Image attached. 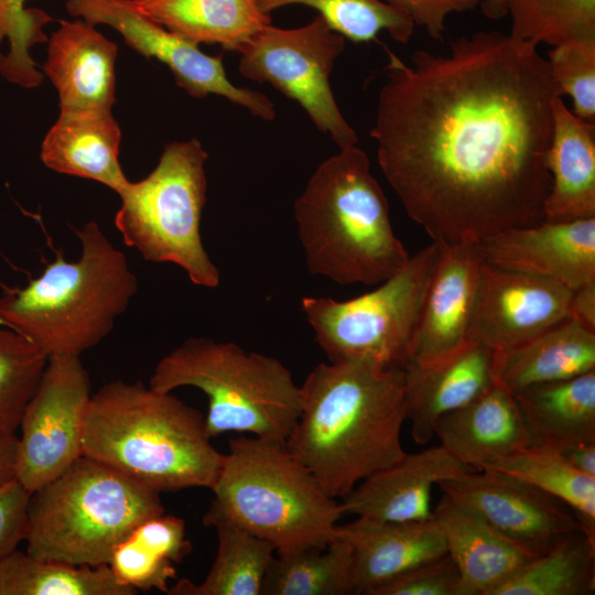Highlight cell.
I'll return each mask as SVG.
<instances>
[{
  "label": "cell",
  "mask_w": 595,
  "mask_h": 595,
  "mask_svg": "<svg viewBox=\"0 0 595 595\" xmlns=\"http://www.w3.org/2000/svg\"><path fill=\"white\" fill-rule=\"evenodd\" d=\"M387 54L370 137L408 216L446 245L543 221L560 96L538 45L478 31L446 53Z\"/></svg>",
  "instance_id": "6da1fadb"
},
{
  "label": "cell",
  "mask_w": 595,
  "mask_h": 595,
  "mask_svg": "<svg viewBox=\"0 0 595 595\" xmlns=\"http://www.w3.org/2000/svg\"><path fill=\"white\" fill-rule=\"evenodd\" d=\"M300 393V415L285 446L329 497L343 498L404 456L402 368L361 360L321 363Z\"/></svg>",
  "instance_id": "7a4b0ae2"
},
{
  "label": "cell",
  "mask_w": 595,
  "mask_h": 595,
  "mask_svg": "<svg viewBox=\"0 0 595 595\" xmlns=\"http://www.w3.org/2000/svg\"><path fill=\"white\" fill-rule=\"evenodd\" d=\"M205 416L171 392L113 380L90 397L83 455L160 493L212 488L224 462Z\"/></svg>",
  "instance_id": "3957f363"
},
{
  "label": "cell",
  "mask_w": 595,
  "mask_h": 595,
  "mask_svg": "<svg viewBox=\"0 0 595 595\" xmlns=\"http://www.w3.org/2000/svg\"><path fill=\"white\" fill-rule=\"evenodd\" d=\"M310 273L338 284H378L410 256L392 229L389 205L357 144L324 160L294 203Z\"/></svg>",
  "instance_id": "277c9868"
},
{
  "label": "cell",
  "mask_w": 595,
  "mask_h": 595,
  "mask_svg": "<svg viewBox=\"0 0 595 595\" xmlns=\"http://www.w3.org/2000/svg\"><path fill=\"white\" fill-rule=\"evenodd\" d=\"M80 256L61 255L42 274L0 296L1 323L48 357L77 355L99 344L138 292V279L122 251L96 221L76 230Z\"/></svg>",
  "instance_id": "5b68a950"
},
{
  "label": "cell",
  "mask_w": 595,
  "mask_h": 595,
  "mask_svg": "<svg viewBox=\"0 0 595 595\" xmlns=\"http://www.w3.org/2000/svg\"><path fill=\"white\" fill-rule=\"evenodd\" d=\"M210 489L206 527L238 524L272 543L275 552L325 547L344 516L340 502L326 495L285 442L270 439H232Z\"/></svg>",
  "instance_id": "8992f818"
},
{
  "label": "cell",
  "mask_w": 595,
  "mask_h": 595,
  "mask_svg": "<svg viewBox=\"0 0 595 595\" xmlns=\"http://www.w3.org/2000/svg\"><path fill=\"white\" fill-rule=\"evenodd\" d=\"M160 494L83 455L31 494L25 552L74 566L106 565L140 523L164 512Z\"/></svg>",
  "instance_id": "52a82bcc"
},
{
  "label": "cell",
  "mask_w": 595,
  "mask_h": 595,
  "mask_svg": "<svg viewBox=\"0 0 595 595\" xmlns=\"http://www.w3.org/2000/svg\"><path fill=\"white\" fill-rule=\"evenodd\" d=\"M149 387L202 390L208 399L205 425L210 437L237 432L285 442L301 410L300 387L280 360L205 337H191L165 355Z\"/></svg>",
  "instance_id": "ba28073f"
},
{
  "label": "cell",
  "mask_w": 595,
  "mask_h": 595,
  "mask_svg": "<svg viewBox=\"0 0 595 595\" xmlns=\"http://www.w3.org/2000/svg\"><path fill=\"white\" fill-rule=\"evenodd\" d=\"M207 159L196 138L167 143L156 166L118 194L115 225L144 260L177 264L194 284L216 288L220 273L201 237Z\"/></svg>",
  "instance_id": "9c48e42d"
},
{
  "label": "cell",
  "mask_w": 595,
  "mask_h": 595,
  "mask_svg": "<svg viewBox=\"0 0 595 595\" xmlns=\"http://www.w3.org/2000/svg\"><path fill=\"white\" fill-rule=\"evenodd\" d=\"M439 252V242L432 241L377 289L359 296L304 298L303 313L328 360L402 368Z\"/></svg>",
  "instance_id": "30bf717a"
},
{
  "label": "cell",
  "mask_w": 595,
  "mask_h": 595,
  "mask_svg": "<svg viewBox=\"0 0 595 595\" xmlns=\"http://www.w3.org/2000/svg\"><path fill=\"white\" fill-rule=\"evenodd\" d=\"M345 45L346 39L320 14L298 28L283 29L270 23L238 50V69L244 77L269 83L296 101L313 125L342 149L358 143L357 133L342 115L329 83Z\"/></svg>",
  "instance_id": "8fae6325"
},
{
  "label": "cell",
  "mask_w": 595,
  "mask_h": 595,
  "mask_svg": "<svg viewBox=\"0 0 595 595\" xmlns=\"http://www.w3.org/2000/svg\"><path fill=\"white\" fill-rule=\"evenodd\" d=\"M90 379L77 355L50 356L23 413L15 480L30 494L83 456Z\"/></svg>",
  "instance_id": "7c38bea8"
},
{
  "label": "cell",
  "mask_w": 595,
  "mask_h": 595,
  "mask_svg": "<svg viewBox=\"0 0 595 595\" xmlns=\"http://www.w3.org/2000/svg\"><path fill=\"white\" fill-rule=\"evenodd\" d=\"M65 8L74 18L112 28L138 54L164 64L176 85L190 96H220L262 120L275 118L274 105L266 95L238 87L228 79L221 55L202 52L199 45L145 15L133 0H66Z\"/></svg>",
  "instance_id": "4fadbf2b"
},
{
  "label": "cell",
  "mask_w": 595,
  "mask_h": 595,
  "mask_svg": "<svg viewBox=\"0 0 595 595\" xmlns=\"http://www.w3.org/2000/svg\"><path fill=\"white\" fill-rule=\"evenodd\" d=\"M437 486L448 498L537 555L549 550L561 537L583 530L565 504L499 470H466L441 480Z\"/></svg>",
  "instance_id": "5bb4252c"
},
{
  "label": "cell",
  "mask_w": 595,
  "mask_h": 595,
  "mask_svg": "<svg viewBox=\"0 0 595 595\" xmlns=\"http://www.w3.org/2000/svg\"><path fill=\"white\" fill-rule=\"evenodd\" d=\"M563 284L484 261L468 340L494 351L518 346L569 317Z\"/></svg>",
  "instance_id": "9a60e30c"
},
{
  "label": "cell",
  "mask_w": 595,
  "mask_h": 595,
  "mask_svg": "<svg viewBox=\"0 0 595 595\" xmlns=\"http://www.w3.org/2000/svg\"><path fill=\"white\" fill-rule=\"evenodd\" d=\"M439 246L409 349L408 361L422 367L451 358L469 343L470 316L484 263L476 244Z\"/></svg>",
  "instance_id": "2e32d148"
},
{
  "label": "cell",
  "mask_w": 595,
  "mask_h": 595,
  "mask_svg": "<svg viewBox=\"0 0 595 595\" xmlns=\"http://www.w3.org/2000/svg\"><path fill=\"white\" fill-rule=\"evenodd\" d=\"M476 245L491 266L549 279L571 291L595 281V218L508 228Z\"/></svg>",
  "instance_id": "e0dca14e"
},
{
  "label": "cell",
  "mask_w": 595,
  "mask_h": 595,
  "mask_svg": "<svg viewBox=\"0 0 595 595\" xmlns=\"http://www.w3.org/2000/svg\"><path fill=\"white\" fill-rule=\"evenodd\" d=\"M472 469L442 445L405 453L342 498L344 516L400 522L430 520L433 486Z\"/></svg>",
  "instance_id": "ac0fdd59"
},
{
  "label": "cell",
  "mask_w": 595,
  "mask_h": 595,
  "mask_svg": "<svg viewBox=\"0 0 595 595\" xmlns=\"http://www.w3.org/2000/svg\"><path fill=\"white\" fill-rule=\"evenodd\" d=\"M118 46L96 25L61 20L47 39L42 66L58 96L60 110H111L116 102Z\"/></svg>",
  "instance_id": "d6986e66"
},
{
  "label": "cell",
  "mask_w": 595,
  "mask_h": 595,
  "mask_svg": "<svg viewBox=\"0 0 595 595\" xmlns=\"http://www.w3.org/2000/svg\"><path fill=\"white\" fill-rule=\"evenodd\" d=\"M351 548L355 594L372 593L413 567L446 553L434 518L424 521H382L356 517L337 527Z\"/></svg>",
  "instance_id": "ffe728a7"
},
{
  "label": "cell",
  "mask_w": 595,
  "mask_h": 595,
  "mask_svg": "<svg viewBox=\"0 0 595 595\" xmlns=\"http://www.w3.org/2000/svg\"><path fill=\"white\" fill-rule=\"evenodd\" d=\"M407 421L415 443L434 436L436 421L469 403L495 385L493 350L469 342L451 358L428 367H403Z\"/></svg>",
  "instance_id": "44dd1931"
},
{
  "label": "cell",
  "mask_w": 595,
  "mask_h": 595,
  "mask_svg": "<svg viewBox=\"0 0 595 595\" xmlns=\"http://www.w3.org/2000/svg\"><path fill=\"white\" fill-rule=\"evenodd\" d=\"M433 518L444 537L446 553L459 571V595H493L537 556L444 494L433 509Z\"/></svg>",
  "instance_id": "7402d4cb"
},
{
  "label": "cell",
  "mask_w": 595,
  "mask_h": 595,
  "mask_svg": "<svg viewBox=\"0 0 595 595\" xmlns=\"http://www.w3.org/2000/svg\"><path fill=\"white\" fill-rule=\"evenodd\" d=\"M121 130L111 110H60L40 150L43 164L119 194L130 182L120 161Z\"/></svg>",
  "instance_id": "603a6c76"
},
{
  "label": "cell",
  "mask_w": 595,
  "mask_h": 595,
  "mask_svg": "<svg viewBox=\"0 0 595 595\" xmlns=\"http://www.w3.org/2000/svg\"><path fill=\"white\" fill-rule=\"evenodd\" d=\"M434 435L452 455L479 470L491 461L530 446L512 392L495 383L435 423Z\"/></svg>",
  "instance_id": "cb8c5ba5"
},
{
  "label": "cell",
  "mask_w": 595,
  "mask_h": 595,
  "mask_svg": "<svg viewBox=\"0 0 595 595\" xmlns=\"http://www.w3.org/2000/svg\"><path fill=\"white\" fill-rule=\"evenodd\" d=\"M552 111L544 220L595 218V123L575 116L561 97L553 100Z\"/></svg>",
  "instance_id": "d4e9b609"
},
{
  "label": "cell",
  "mask_w": 595,
  "mask_h": 595,
  "mask_svg": "<svg viewBox=\"0 0 595 595\" xmlns=\"http://www.w3.org/2000/svg\"><path fill=\"white\" fill-rule=\"evenodd\" d=\"M495 383L510 392L595 370V332L571 317L509 349L493 350Z\"/></svg>",
  "instance_id": "484cf974"
},
{
  "label": "cell",
  "mask_w": 595,
  "mask_h": 595,
  "mask_svg": "<svg viewBox=\"0 0 595 595\" xmlns=\"http://www.w3.org/2000/svg\"><path fill=\"white\" fill-rule=\"evenodd\" d=\"M530 446L558 450L595 441V370L512 393Z\"/></svg>",
  "instance_id": "4316f807"
},
{
  "label": "cell",
  "mask_w": 595,
  "mask_h": 595,
  "mask_svg": "<svg viewBox=\"0 0 595 595\" xmlns=\"http://www.w3.org/2000/svg\"><path fill=\"white\" fill-rule=\"evenodd\" d=\"M150 19L196 44L237 51L271 23L256 0H133Z\"/></svg>",
  "instance_id": "83f0119b"
},
{
  "label": "cell",
  "mask_w": 595,
  "mask_h": 595,
  "mask_svg": "<svg viewBox=\"0 0 595 595\" xmlns=\"http://www.w3.org/2000/svg\"><path fill=\"white\" fill-rule=\"evenodd\" d=\"M217 552L201 583L178 580L169 595H261V586L275 554L269 541L230 522H218Z\"/></svg>",
  "instance_id": "f1b7e54d"
},
{
  "label": "cell",
  "mask_w": 595,
  "mask_h": 595,
  "mask_svg": "<svg viewBox=\"0 0 595 595\" xmlns=\"http://www.w3.org/2000/svg\"><path fill=\"white\" fill-rule=\"evenodd\" d=\"M595 593V540L584 530L561 537L523 564L493 595H591Z\"/></svg>",
  "instance_id": "f546056e"
},
{
  "label": "cell",
  "mask_w": 595,
  "mask_h": 595,
  "mask_svg": "<svg viewBox=\"0 0 595 595\" xmlns=\"http://www.w3.org/2000/svg\"><path fill=\"white\" fill-rule=\"evenodd\" d=\"M355 594L351 548L337 534L325 547L275 552L261 595Z\"/></svg>",
  "instance_id": "4dcf8cb0"
},
{
  "label": "cell",
  "mask_w": 595,
  "mask_h": 595,
  "mask_svg": "<svg viewBox=\"0 0 595 595\" xmlns=\"http://www.w3.org/2000/svg\"><path fill=\"white\" fill-rule=\"evenodd\" d=\"M110 566H74L14 550L0 559V595H136Z\"/></svg>",
  "instance_id": "1f68e13d"
},
{
  "label": "cell",
  "mask_w": 595,
  "mask_h": 595,
  "mask_svg": "<svg viewBox=\"0 0 595 595\" xmlns=\"http://www.w3.org/2000/svg\"><path fill=\"white\" fill-rule=\"evenodd\" d=\"M482 469L512 475L555 497L574 512L583 530L595 540V477L574 468L556 450L528 446L498 457Z\"/></svg>",
  "instance_id": "d6a6232c"
},
{
  "label": "cell",
  "mask_w": 595,
  "mask_h": 595,
  "mask_svg": "<svg viewBox=\"0 0 595 595\" xmlns=\"http://www.w3.org/2000/svg\"><path fill=\"white\" fill-rule=\"evenodd\" d=\"M259 9L270 14L286 6L315 9L332 30L354 43H368L386 32L396 42L405 44L414 31L412 20L380 0H256Z\"/></svg>",
  "instance_id": "836d02e7"
},
{
  "label": "cell",
  "mask_w": 595,
  "mask_h": 595,
  "mask_svg": "<svg viewBox=\"0 0 595 595\" xmlns=\"http://www.w3.org/2000/svg\"><path fill=\"white\" fill-rule=\"evenodd\" d=\"M510 34L532 44L595 39V0H507Z\"/></svg>",
  "instance_id": "e575fe53"
},
{
  "label": "cell",
  "mask_w": 595,
  "mask_h": 595,
  "mask_svg": "<svg viewBox=\"0 0 595 595\" xmlns=\"http://www.w3.org/2000/svg\"><path fill=\"white\" fill-rule=\"evenodd\" d=\"M48 356L14 329L0 324V432L15 433L36 392Z\"/></svg>",
  "instance_id": "d590c367"
},
{
  "label": "cell",
  "mask_w": 595,
  "mask_h": 595,
  "mask_svg": "<svg viewBox=\"0 0 595 595\" xmlns=\"http://www.w3.org/2000/svg\"><path fill=\"white\" fill-rule=\"evenodd\" d=\"M26 0H0V75L24 88L42 84L43 73L31 48L47 42L44 28L53 21L45 11L25 7Z\"/></svg>",
  "instance_id": "8d00e7d4"
},
{
  "label": "cell",
  "mask_w": 595,
  "mask_h": 595,
  "mask_svg": "<svg viewBox=\"0 0 595 595\" xmlns=\"http://www.w3.org/2000/svg\"><path fill=\"white\" fill-rule=\"evenodd\" d=\"M545 58L559 96L567 95L572 112L595 123V39L562 42Z\"/></svg>",
  "instance_id": "74e56055"
},
{
  "label": "cell",
  "mask_w": 595,
  "mask_h": 595,
  "mask_svg": "<svg viewBox=\"0 0 595 595\" xmlns=\"http://www.w3.org/2000/svg\"><path fill=\"white\" fill-rule=\"evenodd\" d=\"M108 565L122 585L138 591L166 593L169 581L176 577L175 564L144 547L131 536L120 542Z\"/></svg>",
  "instance_id": "f35d334b"
},
{
  "label": "cell",
  "mask_w": 595,
  "mask_h": 595,
  "mask_svg": "<svg viewBox=\"0 0 595 595\" xmlns=\"http://www.w3.org/2000/svg\"><path fill=\"white\" fill-rule=\"evenodd\" d=\"M459 571L450 554L420 564L372 595H459Z\"/></svg>",
  "instance_id": "ab89813d"
},
{
  "label": "cell",
  "mask_w": 595,
  "mask_h": 595,
  "mask_svg": "<svg viewBox=\"0 0 595 595\" xmlns=\"http://www.w3.org/2000/svg\"><path fill=\"white\" fill-rule=\"evenodd\" d=\"M130 536L174 564L182 562L192 551L183 519L164 512L144 520Z\"/></svg>",
  "instance_id": "60d3db41"
},
{
  "label": "cell",
  "mask_w": 595,
  "mask_h": 595,
  "mask_svg": "<svg viewBox=\"0 0 595 595\" xmlns=\"http://www.w3.org/2000/svg\"><path fill=\"white\" fill-rule=\"evenodd\" d=\"M408 15L414 25L424 28L434 40L442 41L450 14L476 8L482 0H380Z\"/></svg>",
  "instance_id": "b9f144b4"
},
{
  "label": "cell",
  "mask_w": 595,
  "mask_h": 595,
  "mask_svg": "<svg viewBox=\"0 0 595 595\" xmlns=\"http://www.w3.org/2000/svg\"><path fill=\"white\" fill-rule=\"evenodd\" d=\"M30 496L15 479L0 487V559L24 541Z\"/></svg>",
  "instance_id": "7bdbcfd3"
},
{
  "label": "cell",
  "mask_w": 595,
  "mask_h": 595,
  "mask_svg": "<svg viewBox=\"0 0 595 595\" xmlns=\"http://www.w3.org/2000/svg\"><path fill=\"white\" fill-rule=\"evenodd\" d=\"M569 317L595 332V281L572 291L569 302Z\"/></svg>",
  "instance_id": "ee69618b"
},
{
  "label": "cell",
  "mask_w": 595,
  "mask_h": 595,
  "mask_svg": "<svg viewBox=\"0 0 595 595\" xmlns=\"http://www.w3.org/2000/svg\"><path fill=\"white\" fill-rule=\"evenodd\" d=\"M574 468L595 477V441H583L556 450Z\"/></svg>",
  "instance_id": "f6af8a7d"
},
{
  "label": "cell",
  "mask_w": 595,
  "mask_h": 595,
  "mask_svg": "<svg viewBox=\"0 0 595 595\" xmlns=\"http://www.w3.org/2000/svg\"><path fill=\"white\" fill-rule=\"evenodd\" d=\"M18 436L0 432V487L15 479Z\"/></svg>",
  "instance_id": "bcb514c9"
},
{
  "label": "cell",
  "mask_w": 595,
  "mask_h": 595,
  "mask_svg": "<svg viewBox=\"0 0 595 595\" xmlns=\"http://www.w3.org/2000/svg\"><path fill=\"white\" fill-rule=\"evenodd\" d=\"M479 4L483 14L489 19L507 17V0H483Z\"/></svg>",
  "instance_id": "7dc6e473"
},
{
  "label": "cell",
  "mask_w": 595,
  "mask_h": 595,
  "mask_svg": "<svg viewBox=\"0 0 595 595\" xmlns=\"http://www.w3.org/2000/svg\"><path fill=\"white\" fill-rule=\"evenodd\" d=\"M0 324H2V323H1V320H0Z\"/></svg>",
  "instance_id": "c3c4849f"
}]
</instances>
